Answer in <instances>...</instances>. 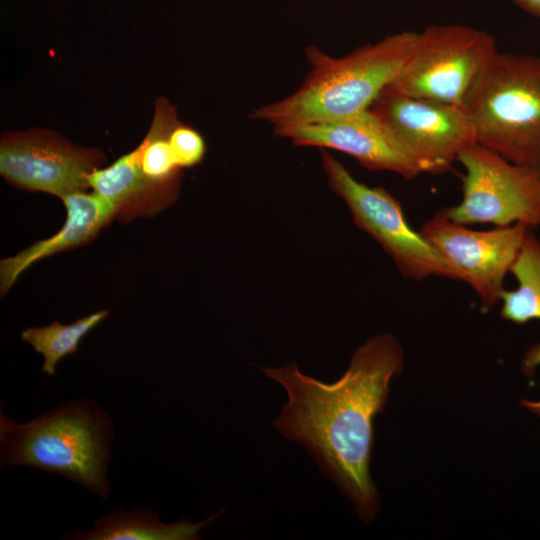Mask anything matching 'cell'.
I'll use <instances>...</instances> for the list:
<instances>
[{"label": "cell", "instance_id": "obj_9", "mask_svg": "<svg viewBox=\"0 0 540 540\" xmlns=\"http://www.w3.org/2000/svg\"><path fill=\"white\" fill-rule=\"evenodd\" d=\"M390 128L421 173L441 174L477 143L462 108L404 96L387 88L369 107Z\"/></svg>", "mask_w": 540, "mask_h": 540}, {"label": "cell", "instance_id": "obj_10", "mask_svg": "<svg viewBox=\"0 0 540 540\" xmlns=\"http://www.w3.org/2000/svg\"><path fill=\"white\" fill-rule=\"evenodd\" d=\"M297 146L333 149L373 171H389L413 180L420 170L405 153L387 124L370 108L357 114L275 131Z\"/></svg>", "mask_w": 540, "mask_h": 540}, {"label": "cell", "instance_id": "obj_4", "mask_svg": "<svg viewBox=\"0 0 540 540\" xmlns=\"http://www.w3.org/2000/svg\"><path fill=\"white\" fill-rule=\"evenodd\" d=\"M462 109L479 145L540 169V57L498 51Z\"/></svg>", "mask_w": 540, "mask_h": 540}, {"label": "cell", "instance_id": "obj_7", "mask_svg": "<svg viewBox=\"0 0 540 540\" xmlns=\"http://www.w3.org/2000/svg\"><path fill=\"white\" fill-rule=\"evenodd\" d=\"M465 170L461 201L442 209L465 224L540 226V169L511 162L475 143L458 157Z\"/></svg>", "mask_w": 540, "mask_h": 540}, {"label": "cell", "instance_id": "obj_13", "mask_svg": "<svg viewBox=\"0 0 540 540\" xmlns=\"http://www.w3.org/2000/svg\"><path fill=\"white\" fill-rule=\"evenodd\" d=\"M223 511H217L198 523H192L187 519L164 523L153 510L135 508L125 511L115 509L109 514L98 518L90 530H72L66 533L62 539L198 540L202 538L200 531L219 517Z\"/></svg>", "mask_w": 540, "mask_h": 540}, {"label": "cell", "instance_id": "obj_5", "mask_svg": "<svg viewBox=\"0 0 540 540\" xmlns=\"http://www.w3.org/2000/svg\"><path fill=\"white\" fill-rule=\"evenodd\" d=\"M498 53L495 38L464 25H430L417 33L411 52L388 90L462 108Z\"/></svg>", "mask_w": 540, "mask_h": 540}, {"label": "cell", "instance_id": "obj_1", "mask_svg": "<svg viewBox=\"0 0 540 540\" xmlns=\"http://www.w3.org/2000/svg\"><path fill=\"white\" fill-rule=\"evenodd\" d=\"M403 367L404 353L397 339L379 334L355 351L345 373L332 383L302 373L295 362L262 368L288 397L273 427L312 455L366 523L376 518L380 508L370 474L374 420L384 411L390 383Z\"/></svg>", "mask_w": 540, "mask_h": 540}, {"label": "cell", "instance_id": "obj_12", "mask_svg": "<svg viewBox=\"0 0 540 540\" xmlns=\"http://www.w3.org/2000/svg\"><path fill=\"white\" fill-rule=\"evenodd\" d=\"M67 218L53 236L39 240L12 257L1 260V293L6 294L19 276L32 264L58 252L76 248L93 240L119 213L118 208L96 192L80 191L61 198Z\"/></svg>", "mask_w": 540, "mask_h": 540}, {"label": "cell", "instance_id": "obj_18", "mask_svg": "<svg viewBox=\"0 0 540 540\" xmlns=\"http://www.w3.org/2000/svg\"><path fill=\"white\" fill-rule=\"evenodd\" d=\"M169 144L178 167H192L201 162L206 145L203 137L193 128L179 123L171 127Z\"/></svg>", "mask_w": 540, "mask_h": 540}, {"label": "cell", "instance_id": "obj_17", "mask_svg": "<svg viewBox=\"0 0 540 540\" xmlns=\"http://www.w3.org/2000/svg\"><path fill=\"white\" fill-rule=\"evenodd\" d=\"M87 181L94 192L112 202L119 212L132 199L155 186L141 172L137 149L106 168H95L87 175Z\"/></svg>", "mask_w": 540, "mask_h": 540}, {"label": "cell", "instance_id": "obj_8", "mask_svg": "<svg viewBox=\"0 0 540 540\" xmlns=\"http://www.w3.org/2000/svg\"><path fill=\"white\" fill-rule=\"evenodd\" d=\"M525 223L475 230L448 218L441 210L420 228L421 234L456 270L479 298L484 310L500 303L505 278L527 231Z\"/></svg>", "mask_w": 540, "mask_h": 540}, {"label": "cell", "instance_id": "obj_19", "mask_svg": "<svg viewBox=\"0 0 540 540\" xmlns=\"http://www.w3.org/2000/svg\"><path fill=\"white\" fill-rule=\"evenodd\" d=\"M540 366V343L531 346L522 360L521 370L525 376L531 378L536 368ZM521 406L536 414L540 418V400H521Z\"/></svg>", "mask_w": 540, "mask_h": 540}, {"label": "cell", "instance_id": "obj_15", "mask_svg": "<svg viewBox=\"0 0 540 540\" xmlns=\"http://www.w3.org/2000/svg\"><path fill=\"white\" fill-rule=\"evenodd\" d=\"M108 315L109 311L101 310L70 324L55 321L42 327H29L21 333V339L43 356L41 371L54 376L58 362L67 355L75 354L82 338Z\"/></svg>", "mask_w": 540, "mask_h": 540}, {"label": "cell", "instance_id": "obj_16", "mask_svg": "<svg viewBox=\"0 0 540 540\" xmlns=\"http://www.w3.org/2000/svg\"><path fill=\"white\" fill-rule=\"evenodd\" d=\"M176 122L172 107L166 102L158 104L152 126L136 148L142 174L155 185L173 181L180 170L168 140L169 131Z\"/></svg>", "mask_w": 540, "mask_h": 540}, {"label": "cell", "instance_id": "obj_3", "mask_svg": "<svg viewBox=\"0 0 540 540\" xmlns=\"http://www.w3.org/2000/svg\"><path fill=\"white\" fill-rule=\"evenodd\" d=\"M113 422L93 400L75 399L26 423L0 409V467L28 466L62 476L104 499L111 493L108 468Z\"/></svg>", "mask_w": 540, "mask_h": 540}, {"label": "cell", "instance_id": "obj_6", "mask_svg": "<svg viewBox=\"0 0 540 540\" xmlns=\"http://www.w3.org/2000/svg\"><path fill=\"white\" fill-rule=\"evenodd\" d=\"M321 159L329 187L345 202L355 225L380 245L404 278L460 281L456 270L411 227L401 203L390 192L358 181L325 149Z\"/></svg>", "mask_w": 540, "mask_h": 540}, {"label": "cell", "instance_id": "obj_11", "mask_svg": "<svg viewBox=\"0 0 540 540\" xmlns=\"http://www.w3.org/2000/svg\"><path fill=\"white\" fill-rule=\"evenodd\" d=\"M94 164L92 154L83 149L36 136L12 137L0 146V173L5 179L59 198L86 191Z\"/></svg>", "mask_w": 540, "mask_h": 540}, {"label": "cell", "instance_id": "obj_20", "mask_svg": "<svg viewBox=\"0 0 540 540\" xmlns=\"http://www.w3.org/2000/svg\"><path fill=\"white\" fill-rule=\"evenodd\" d=\"M518 7L525 12L540 17V0H512Z\"/></svg>", "mask_w": 540, "mask_h": 540}, {"label": "cell", "instance_id": "obj_14", "mask_svg": "<svg viewBox=\"0 0 540 540\" xmlns=\"http://www.w3.org/2000/svg\"><path fill=\"white\" fill-rule=\"evenodd\" d=\"M530 228L510 269L517 287L501 296L500 315L518 325L540 321V239Z\"/></svg>", "mask_w": 540, "mask_h": 540}, {"label": "cell", "instance_id": "obj_2", "mask_svg": "<svg viewBox=\"0 0 540 540\" xmlns=\"http://www.w3.org/2000/svg\"><path fill=\"white\" fill-rule=\"evenodd\" d=\"M416 35L411 31L390 35L340 58L309 45L305 55L311 69L300 87L257 108L251 118L271 123L275 132L368 109L402 69Z\"/></svg>", "mask_w": 540, "mask_h": 540}]
</instances>
